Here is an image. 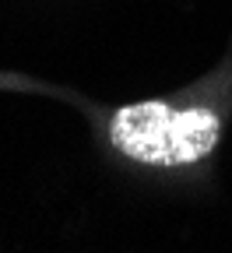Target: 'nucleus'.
<instances>
[{
    "instance_id": "nucleus-1",
    "label": "nucleus",
    "mask_w": 232,
    "mask_h": 253,
    "mask_svg": "<svg viewBox=\"0 0 232 253\" xmlns=\"http://www.w3.org/2000/svg\"><path fill=\"white\" fill-rule=\"evenodd\" d=\"M222 123L211 109H173L169 102H134L113 116V144L144 166H190L215 148Z\"/></svg>"
}]
</instances>
